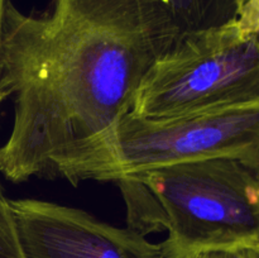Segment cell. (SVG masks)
Here are the masks:
<instances>
[{"mask_svg":"<svg viewBox=\"0 0 259 258\" xmlns=\"http://www.w3.org/2000/svg\"><path fill=\"white\" fill-rule=\"evenodd\" d=\"M235 158L259 167V101L172 118L124 114L58 162L53 177L73 186L116 182L157 167L205 158Z\"/></svg>","mask_w":259,"mask_h":258,"instance_id":"obj_3","label":"cell"},{"mask_svg":"<svg viewBox=\"0 0 259 258\" xmlns=\"http://www.w3.org/2000/svg\"><path fill=\"white\" fill-rule=\"evenodd\" d=\"M10 0H0V73H2V39H3V24H4V14L7 5ZM4 95H3L2 88H0V103L4 100ZM2 189V186H0Z\"/></svg>","mask_w":259,"mask_h":258,"instance_id":"obj_10","label":"cell"},{"mask_svg":"<svg viewBox=\"0 0 259 258\" xmlns=\"http://www.w3.org/2000/svg\"><path fill=\"white\" fill-rule=\"evenodd\" d=\"M234 20L242 33L259 37V0H235Z\"/></svg>","mask_w":259,"mask_h":258,"instance_id":"obj_8","label":"cell"},{"mask_svg":"<svg viewBox=\"0 0 259 258\" xmlns=\"http://www.w3.org/2000/svg\"><path fill=\"white\" fill-rule=\"evenodd\" d=\"M128 227L167 232L166 258L224 248L259 250V167L205 158L157 167L116 181Z\"/></svg>","mask_w":259,"mask_h":258,"instance_id":"obj_2","label":"cell"},{"mask_svg":"<svg viewBox=\"0 0 259 258\" xmlns=\"http://www.w3.org/2000/svg\"><path fill=\"white\" fill-rule=\"evenodd\" d=\"M0 258H25L18 237L14 217L0 189Z\"/></svg>","mask_w":259,"mask_h":258,"instance_id":"obj_7","label":"cell"},{"mask_svg":"<svg viewBox=\"0 0 259 258\" xmlns=\"http://www.w3.org/2000/svg\"><path fill=\"white\" fill-rule=\"evenodd\" d=\"M9 204L25 258H166L161 243L81 209L34 199Z\"/></svg>","mask_w":259,"mask_h":258,"instance_id":"obj_5","label":"cell"},{"mask_svg":"<svg viewBox=\"0 0 259 258\" xmlns=\"http://www.w3.org/2000/svg\"><path fill=\"white\" fill-rule=\"evenodd\" d=\"M259 101V37L235 20L180 34L139 86L132 113L172 118Z\"/></svg>","mask_w":259,"mask_h":258,"instance_id":"obj_4","label":"cell"},{"mask_svg":"<svg viewBox=\"0 0 259 258\" xmlns=\"http://www.w3.org/2000/svg\"><path fill=\"white\" fill-rule=\"evenodd\" d=\"M180 34L220 27L235 18V0H163Z\"/></svg>","mask_w":259,"mask_h":258,"instance_id":"obj_6","label":"cell"},{"mask_svg":"<svg viewBox=\"0 0 259 258\" xmlns=\"http://www.w3.org/2000/svg\"><path fill=\"white\" fill-rule=\"evenodd\" d=\"M189 258H259V250L250 247L224 248L196 253Z\"/></svg>","mask_w":259,"mask_h":258,"instance_id":"obj_9","label":"cell"},{"mask_svg":"<svg viewBox=\"0 0 259 258\" xmlns=\"http://www.w3.org/2000/svg\"><path fill=\"white\" fill-rule=\"evenodd\" d=\"M179 35L163 0H53L40 17L8 3L0 88L14 120L0 147L5 179H52L58 162L132 111Z\"/></svg>","mask_w":259,"mask_h":258,"instance_id":"obj_1","label":"cell"}]
</instances>
